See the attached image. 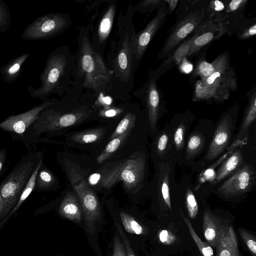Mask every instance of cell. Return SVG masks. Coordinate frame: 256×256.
Here are the masks:
<instances>
[{"mask_svg": "<svg viewBox=\"0 0 256 256\" xmlns=\"http://www.w3.org/2000/svg\"><path fill=\"white\" fill-rule=\"evenodd\" d=\"M82 87L72 81L70 90L60 100L42 110L27 129L20 141L34 150L40 136L76 125L98 115L91 92H83Z\"/></svg>", "mask_w": 256, "mask_h": 256, "instance_id": "obj_1", "label": "cell"}, {"mask_svg": "<svg viewBox=\"0 0 256 256\" xmlns=\"http://www.w3.org/2000/svg\"><path fill=\"white\" fill-rule=\"evenodd\" d=\"M134 12L133 6L130 4L126 14H119L116 30L114 35L110 39L109 50L105 60L111 74L113 94L124 102L130 100V94L134 88L133 52L137 32L132 22Z\"/></svg>", "mask_w": 256, "mask_h": 256, "instance_id": "obj_2", "label": "cell"}, {"mask_svg": "<svg viewBox=\"0 0 256 256\" xmlns=\"http://www.w3.org/2000/svg\"><path fill=\"white\" fill-rule=\"evenodd\" d=\"M77 42L72 72V81L94 96L108 92L116 98L112 90L110 72L104 57L93 48L86 25L79 27Z\"/></svg>", "mask_w": 256, "mask_h": 256, "instance_id": "obj_3", "label": "cell"}, {"mask_svg": "<svg viewBox=\"0 0 256 256\" xmlns=\"http://www.w3.org/2000/svg\"><path fill=\"white\" fill-rule=\"evenodd\" d=\"M74 63V54L67 44L54 49L48 56L40 76V86L37 88L30 86L27 88L30 96L44 101L52 94L62 97L72 85Z\"/></svg>", "mask_w": 256, "mask_h": 256, "instance_id": "obj_4", "label": "cell"}, {"mask_svg": "<svg viewBox=\"0 0 256 256\" xmlns=\"http://www.w3.org/2000/svg\"><path fill=\"white\" fill-rule=\"evenodd\" d=\"M208 2V0L180 1L177 18L158 54L159 59L170 56L188 35L210 20Z\"/></svg>", "mask_w": 256, "mask_h": 256, "instance_id": "obj_5", "label": "cell"}, {"mask_svg": "<svg viewBox=\"0 0 256 256\" xmlns=\"http://www.w3.org/2000/svg\"><path fill=\"white\" fill-rule=\"evenodd\" d=\"M42 157V151L28 150L0 184V219L8 216L12 210Z\"/></svg>", "mask_w": 256, "mask_h": 256, "instance_id": "obj_6", "label": "cell"}, {"mask_svg": "<svg viewBox=\"0 0 256 256\" xmlns=\"http://www.w3.org/2000/svg\"><path fill=\"white\" fill-rule=\"evenodd\" d=\"M117 6V0H106L102 9H97L86 24L89 29L93 48L103 57L110 39Z\"/></svg>", "mask_w": 256, "mask_h": 256, "instance_id": "obj_7", "label": "cell"}, {"mask_svg": "<svg viewBox=\"0 0 256 256\" xmlns=\"http://www.w3.org/2000/svg\"><path fill=\"white\" fill-rule=\"evenodd\" d=\"M68 176L80 204L86 229L90 233L93 234L96 222L100 217L98 198L76 168L72 167L68 170Z\"/></svg>", "mask_w": 256, "mask_h": 256, "instance_id": "obj_8", "label": "cell"}, {"mask_svg": "<svg viewBox=\"0 0 256 256\" xmlns=\"http://www.w3.org/2000/svg\"><path fill=\"white\" fill-rule=\"evenodd\" d=\"M72 23L69 14L51 12L28 24L22 31L21 37L28 40H48L64 32Z\"/></svg>", "mask_w": 256, "mask_h": 256, "instance_id": "obj_9", "label": "cell"}, {"mask_svg": "<svg viewBox=\"0 0 256 256\" xmlns=\"http://www.w3.org/2000/svg\"><path fill=\"white\" fill-rule=\"evenodd\" d=\"M58 100L55 98H48L23 113L8 117L0 122V130L8 132L14 140H21L26 131L36 120L40 112Z\"/></svg>", "mask_w": 256, "mask_h": 256, "instance_id": "obj_10", "label": "cell"}, {"mask_svg": "<svg viewBox=\"0 0 256 256\" xmlns=\"http://www.w3.org/2000/svg\"><path fill=\"white\" fill-rule=\"evenodd\" d=\"M168 14V8L165 2L162 6L157 10L156 16L144 28L136 32L134 40L133 52V67L134 72L138 68L154 36L164 23Z\"/></svg>", "mask_w": 256, "mask_h": 256, "instance_id": "obj_11", "label": "cell"}, {"mask_svg": "<svg viewBox=\"0 0 256 256\" xmlns=\"http://www.w3.org/2000/svg\"><path fill=\"white\" fill-rule=\"evenodd\" d=\"M156 79L150 72L149 78L140 88L132 92V95L146 102L148 120L152 130L157 124L160 103V95L156 84Z\"/></svg>", "mask_w": 256, "mask_h": 256, "instance_id": "obj_12", "label": "cell"}, {"mask_svg": "<svg viewBox=\"0 0 256 256\" xmlns=\"http://www.w3.org/2000/svg\"><path fill=\"white\" fill-rule=\"evenodd\" d=\"M254 172L250 166L238 170L226 180L218 189V192L226 196H232L247 192L254 182Z\"/></svg>", "mask_w": 256, "mask_h": 256, "instance_id": "obj_13", "label": "cell"}, {"mask_svg": "<svg viewBox=\"0 0 256 256\" xmlns=\"http://www.w3.org/2000/svg\"><path fill=\"white\" fill-rule=\"evenodd\" d=\"M126 159L108 163L88 179V184L98 189L108 190L120 180V173L124 166Z\"/></svg>", "mask_w": 256, "mask_h": 256, "instance_id": "obj_14", "label": "cell"}, {"mask_svg": "<svg viewBox=\"0 0 256 256\" xmlns=\"http://www.w3.org/2000/svg\"><path fill=\"white\" fill-rule=\"evenodd\" d=\"M145 165V158L141 154H134L126 159L120 179L126 190H135L142 183L144 174Z\"/></svg>", "mask_w": 256, "mask_h": 256, "instance_id": "obj_15", "label": "cell"}, {"mask_svg": "<svg viewBox=\"0 0 256 256\" xmlns=\"http://www.w3.org/2000/svg\"><path fill=\"white\" fill-rule=\"evenodd\" d=\"M232 120L228 115L225 116L219 122L206 159L212 160L218 156L227 146L231 134Z\"/></svg>", "mask_w": 256, "mask_h": 256, "instance_id": "obj_16", "label": "cell"}, {"mask_svg": "<svg viewBox=\"0 0 256 256\" xmlns=\"http://www.w3.org/2000/svg\"><path fill=\"white\" fill-rule=\"evenodd\" d=\"M58 213L62 216L76 223L80 222L82 212L76 194L71 192L66 194L59 206Z\"/></svg>", "mask_w": 256, "mask_h": 256, "instance_id": "obj_17", "label": "cell"}, {"mask_svg": "<svg viewBox=\"0 0 256 256\" xmlns=\"http://www.w3.org/2000/svg\"><path fill=\"white\" fill-rule=\"evenodd\" d=\"M256 118V92L254 89L250 96L248 108L238 135L234 140L232 148L239 145L244 140L248 130L254 123Z\"/></svg>", "mask_w": 256, "mask_h": 256, "instance_id": "obj_18", "label": "cell"}, {"mask_svg": "<svg viewBox=\"0 0 256 256\" xmlns=\"http://www.w3.org/2000/svg\"><path fill=\"white\" fill-rule=\"evenodd\" d=\"M217 246L218 256H238L236 238L232 227L224 228Z\"/></svg>", "mask_w": 256, "mask_h": 256, "instance_id": "obj_19", "label": "cell"}, {"mask_svg": "<svg viewBox=\"0 0 256 256\" xmlns=\"http://www.w3.org/2000/svg\"><path fill=\"white\" fill-rule=\"evenodd\" d=\"M30 54V53H26L20 55L0 68V72L6 82L11 84L20 76L22 66Z\"/></svg>", "mask_w": 256, "mask_h": 256, "instance_id": "obj_20", "label": "cell"}, {"mask_svg": "<svg viewBox=\"0 0 256 256\" xmlns=\"http://www.w3.org/2000/svg\"><path fill=\"white\" fill-rule=\"evenodd\" d=\"M218 220L210 212H206L204 215V236L208 244L216 246L218 244L220 236L224 230L218 224Z\"/></svg>", "mask_w": 256, "mask_h": 256, "instance_id": "obj_21", "label": "cell"}, {"mask_svg": "<svg viewBox=\"0 0 256 256\" xmlns=\"http://www.w3.org/2000/svg\"><path fill=\"white\" fill-rule=\"evenodd\" d=\"M242 159L241 151L235 150L220 167L216 173L214 182L218 183L236 169L242 164Z\"/></svg>", "mask_w": 256, "mask_h": 256, "instance_id": "obj_22", "label": "cell"}, {"mask_svg": "<svg viewBox=\"0 0 256 256\" xmlns=\"http://www.w3.org/2000/svg\"><path fill=\"white\" fill-rule=\"evenodd\" d=\"M56 182L54 175L42 164L38 170L36 178L34 190L42 192L48 190L52 188Z\"/></svg>", "mask_w": 256, "mask_h": 256, "instance_id": "obj_23", "label": "cell"}, {"mask_svg": "<svg viewBox=\"0 0 256 256\" xmlns=\"http://www.w3.org/2000/svg\"><path fill=\"white\" fill-rule=\"evenodd\" d=\"M106 129L98 128L76 132L70 137V139L80 144H89L100 140L105 132Z\"/></svg>", "mask_w": 256, "mask_h": 256, "instance_id": "obj_24", "label": "cell"}, {"mask_svg": "<svg viewBox=\"0 0 256 256\" xmlns=\"http://www.w3.org/2000/svg\"><path fill=\"white\" fill-rule=\"evenodd\" d=\"M42 163V158L39 161L35 170L33 172L32 175L28 180L26 183L22 194L20 198L16 204L10 214L4 220L1 224L4 223L6 220H8L12 214H13L21 206L22 204L26 200L30 194L34 190L35 187V182L36 174L40 168Z\"/></svg>", "mask_w": 256, "mask_h": 256, "instance_id": "obj_25", "label": "cell"}, {"mask_svg": "<svg viewBox=\"0 0 256 256\" xmlns=\"http://www.w3.org/2000/svg\"><path fill=\"white\" fill-rule=\"evenodd\" d=\"M130 130H129L118 136L111 140L102 152L97 158V162L102 164L108 160L123 143Z\"/></svg>", "mask_w": 256, "mask_h": 256, "instance_id": "obj_26", "label": "cell"}, {"mask_svg": "<svg viewBox=\"0 0 256 256\" xmlns=\"http://www.w3.org/2000/svg\"><path fill=\"white\" fill-rule=\"evenodd\" d=\"M181 216L184 220L189 230L190 233L198 246L199 250L202 256H214V250L210 245L202 242L201 239L198 237L194 230L191 222L181 212Z\"/></svg>", "mask_w": 256, "mask_h": 256, "instance_id": "obj_27", "label": "cell"}, {"mask_svg": "<svg viewBox=\"0 0 256 256\" xmlns=\"http://www.w3.org/2000/svg\"><path fill=\"white\" fill-rule=\"evenodd\" d=\"M136 120V116L134 112L130 110L126 111L110 137V139L112 140L126 131L132 130L134 126Z\"/></svg>", "mask_w": 256, "mask_h": 256, "instance_id": "obj_28", "label": "cell"}, {"mask_svg": "<svg viewBox=\"0 0 256 256\" xmlns=\"http://www.w3.org/2000/svg\"><path fill=\"white\" fill-rule=\"evenodd\" d=\"M120 217L123 226L128 233L136 234H143V228L131 216L124 212H121Z\"/></svg>", "mask_w": 256, "mask_h": 256, "instance_id": "obj_29", "label": "cell"}, {"mask_svg": "<svg viewBox=\"0 0 256 256\" xmlns=\"http://www.w3.org/2000/svg\"><path fill=\"white\" fill-rule=\"evenodd\" d=\"M165 3L164 0H140L133 6L134 11L146 14L158 10Z\"/></svg>", "mask_w": 256, "mask_h": 256, "instance_id": "obj_30", "label": "cell"}, {"mask_svg": "<svg viewBox=\"0 0 256 256\" xmlns=\"http://www.w3.org/2000/svg\"><path fill=\"white\" fill-rule=\"evenodd\" d=\"M204 58L205 56H202L198 60L193 74L194 76H200V80L204 79L210 76L214 70V62L212 63L207 62L205 58Z\"/></svg>", "mask_w": 256, "mask_h": 256, "instance_id": "obj_31", "label": "cell"}, {"mask_svg": "<svg viewBox=\"0 0 256 256\" xmlns=\"http://www.w3.org/2000/svg\"><path fill=\"white\" fill-rule=\"evenodd\" d=\"M12 17L8 7L0 0V32H6L8 28Z\"/></svg>", "mask_w": 256, "mask_h": 256, "instance_id": "obj_32", "label": "cell"}, {"mask_svg": "<svg viewBox=\"0 0 256 256\" xmlns=\"http://www.w3.org/2000/svg\"><path fill=\"white\" fill-rule=\"evenodd\" d=\"M204 144V138L199 134H192L189 138L186 153L188 156H192L196 154Z\"/></svg>", "mask_w": 256, "mask_h": 256, "instance_id": "obj_33", "label": "cell"}, {"mask_svg": "<svg viewBox=\"0 0 256 256\" xmlns=\"http://www.w3.org/2000/svg\"><path fill=\"white\" fill-rule=\"evenodd\" d=\"M186 200L188 214L192 218H194L198 213V206L194 193L190 188L186 190Z\"/></svg>", "mask_w": 256, "mask_h": 256, "instance_id": "obj_34", "label": "cell"}, {"mask_svg": "<svg viewBox=\"0 0 256 256\" xmlns=\"http://www.w3.org/2000/svg\"><path fill=\"white\" fill-rule=\"evenodd\" d=\"M160 189L162 197L164 202L170 210H171L172 206L168 184V173L165 174L162 180Z\"/></svg>", "mask_w": 256, "mask_h": 256, "instance_id": "obj_35", "label": "cell"}, {"mask_svg": "<svg viewBox=\"0 0 256 256\" xmlns=\"http://www.w3.org/2000/svg\"><path fill=\"white\" fill-rule=\"evenodd\" d=\"M185 127L182 124H180L174 131V140L178 150H181L184 144Z\"/></svg>", "mask_w": 256, "mask_h": 256, "instance_id": "obj_36", "label": "cell"}, {"mask_svg": "<svg viewBox=\"0 0 256 256\" xmlns=\"http://www.w3.org/2000/svg\"><path fill=\"white\" fill-rule=\"evenodd\" d=\"M116 229L118 230V233L122 238L124 244L125 246L126 256H136L130 246V242L127 237L126 236V234H124L121 226L118 222H117L116 224Z\"/></svg>", "mask_w": 256, "mask_h": 256, "instance_id": "obj_37", "label": "cell"}, {"mask_svg": "<svg viewBox=\"0 0 256 256\" xmlns=\"http://www.w3.org/2000/svg\"><path fill=\"white\" fill-rule=\"evenodd\" d=\"M113 256H126L124 244L116 235L114 238Z\"/></svg>", "mask_w": 256, "mask_h": 256, "instance_id": "obj_38", "label": "cell"}, {"mask_svg": "<svg viewBox=\"0 0 256 256\" xmlns=\"http://www.w3.org/2000/svg\"><path fill=\"white\" fill-rule=\"evenodd\" d=\"M216 172L214 166H211L206 170L202 174L200 179V183H203L206 181L212 182L215 180Z\"/></svg>", "mask_w": 256, "mask_h": 256, "instance_id": "obj_39", "label": "cell"}, {"mask_svg": "<svg viewBox=\"0 0 256 256\" xmlns=\"http://www.w3.org/2000/svg\"><path fill=\"white\" fill-rule=\"evenodd\" d=\"M256 34V24L254 23L253 25L246 27L242 30L240 32H238V36L240 38L244 39L248 38L250 36H255Z\"/></svg>", "mask_w": 256, "mask_h": 256, "instance_id": "obj_40", "label": "cell"}, {"mask_svg": "<svg viewBox=\"0 0 256 256\" xmlns=\"http://www.w3.org/2000/svg\"><path fill=\"white\" fill-rule=\"evenodd\" d=\"M241 234L248 248L254 254V256H256V242L255 240L253 239L252 236H248V234H246L244 232L242 233Z\"/></svg>", "mask_w": 256, "mask_h": 256, "instance_id": "obj_41", "label": "cell"}, {"mask_svg": "<svg viewBox=\"0 0 256 256\" xmlns=\"http://www.w3.org/2000/svg\"><path fill=\"white\" fill-rule=\"evenodd\" d=\"M168 138L166 133L161 134L156 142V148L160 154L162 153L166 150L168 144Z\"/></svg>", "mask_w": 256, "mask_h": 256, "instance_id": "obj_42", "label": "cell"}, {"mask_svg": "<svg viewBox=\"0 0 256 256\" xmlns=\"http://www.w3.org/2000/svg\"><path fill=\"white\" fill-rule=\"evenodd\" d=\"M180 70L184 74H189L193 70V65L186 58V57L183 58L178 64Z\"/></svg>", "mask_w": 256, "mask_h": 256, "instance_id": "obj_43", "label": "cell"}, {"mask_svg": "<svg viewBox=\"0 0 256 256\" xmlns=\"http://www.w3.org/2000/svg\"><path fill=\"white\" fill-rule=\"evenodd\" d=\"M6 160V151L5 149L0 150V173L2 170Z\"/></svg>", "mask_w": 256, "mask_h": 256, "instance_id": "obj_44", "label": "cell"}, {"mask_svg": "<svg viewBox=\"0 0 256 256\" xmlns=\"http://www.w3.org/2000/svg\"><path fill=\"white\" fill-rule=\"evenodd\" d=\"M165 2L168 3V14H172L176 8L178 4L180 1L178 0H165Z\"/></svg>", "mask_w": 256, "mask_h": 256, "instance_id": "obj_45", "label": "cell"}, {"mask_svg": "<svg viewBox=\"0 0 256 256\" xmlns=\"http://www.w3.org/2000/svg\"><path fill=\"white\" fill-rule=\"evenodd\" d=\"M168 232L166 230H163L160 232L159 234V238L162 242H164L168 240Z\"/></svg>", "mask_w": 256, "mask_h": 256, "instance_id": "obj_46", "label": "cell"}, {"mask_svg": "<svg viewBox=\"0 0 256 256\" xmlns=\"http://www.w3.org/2000/svg\"></svg>", "mask_w": 256, "mask_h": 256, "instance_id": "obj_47", "label": "cell"}]
</instances>
